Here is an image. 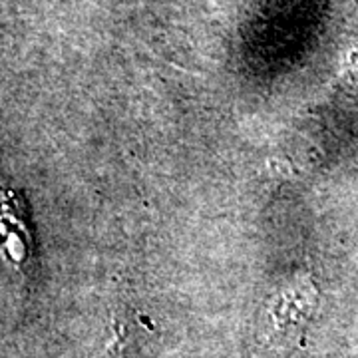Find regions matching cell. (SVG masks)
Listing matches in <instances>:
<instances>
[{
	"label": "cell",
	"instance_id": "1",
	"mask_svg": "<svg viewBox=\"0 0 358 358\" xmlns=\"http://www.w3.org/2000/svg\"><path fill=\"white\" fill-rule=\"evenodd\" d=\"M30 251V231L20 215V205L13 192L0 189V255L6 263L20 267Z\"/></svg>",
	"mask_w": 358,
	"mask_h": 358
}]
</instances>
